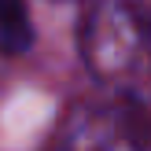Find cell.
Segmentation results:
<instances>
[{
  "label": "cell",
  "mask_w": 151,
  "mask_h": 151,
  "mask_svg": "<svg viewBox=\"0 0 151 151\" xmlns=\"http://www.w3.org/2000/svg\"><path fill=\"white\" fill-rule=\"evenodd\" d=\"M78 44L88 74L114 100L151 107V7L144 0H85Z\"/></svg>",
  "instance_id": "obj_1"
},
{
  "label": "cell",
  "mask_w": 151,
  "mask_h": 151,
  "mask_svg": "<svg viewBox=\"0 0 151 151\" xmlns=\"http://www.w3.org/2000/svg\"><path fill=\"white\" fill-rule=\"evenodd\" d=\"M44 151H151V111L129 100L70 107Z\"/></svg>",
  "instance_id": "obj_2"
},
{
  "label": "cell",
  "mask_w": 151,
  "mask_h": 151,
  "mask_svg": "<svg viewBox=\"0 0 151 151\" xmlns=\"http://www.w3.org/2000/svg\"><path fill=\"white\" fill-rule=\"evenodd\" d=\"M29 44V11L26 0H0V48L22 52Z\"/></svg>",
  "instance_id": "obj_3"
}]
</instances>
